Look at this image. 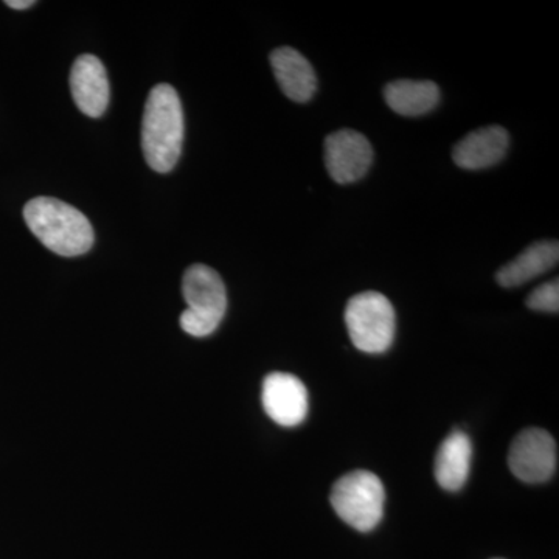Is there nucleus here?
<instances>
[{
	"mask_svg": "<svg viewBox=\"0 0 559 559\" xmlns=\"http://www.w3.org/2000/svg\"><path fill=\"white\" fill-rule=\"evenodd\" d=\"M183 143V110L170 84L151 90L142 120V150L146 164L157 173L176 167Z\"/></svg>",
	"mask_w": 559,
	"mask_h": 559,
	"instance_id": "obj_1",
	"label": "nucleus"
},
{
	"mask_svg": "<svg viewBox=\"0 0 559 559\" xmlns=\"http://www.w3.org/2000/svg\"><path fill=\"white\" fill-rule=\"evenodd\" d=\"M24 219L32 234L47 249L61 257H79L94 246L90 219L73 205L55 198H35L24 207Z\"/></svg>",
	"mask_w": 559,
	"mask_h": 559,
	"instance_id": "obj_2",
	"label": "nucleus"
},
{
	"mask_svg": "<svg viewBox=\"0 0 559 559\" xmlns=\"http://www.w3.org/2000/svg\"><path fill=\"white\" fill-rule=\"evenodd\" d=\"M183 299L187 310L180 326L193 337H205L218 330L227 311V290L223 278L205 264H193L183 274Z\"/></svg>",
	"mask_w": 559,
	"mask_h": 559,
	"instance_id": "obj_3",
	"label": "nucleus"
},
{
	"mask_svg": "<svg viewBox=\"0 0 559 559\" xmlns=\"http://www.w3.org/2000/svg\"><path fill=\"white\" fill-rule=\"evenodd\" d=\"M330 502L349 527L362 533L371 532L384 513V485L370 471H353L333 485Z\"/></svg>",
	"mask_w": 559,
	"mask_h": 559,
	"instance_id": "obj_4",
	"label": "nucleus"
},
{
	"mask_svg": "<svg viewBox=\"0 0 559 559\" xmlns=\"http://www.w3.org/2000/svg\"><path fill=\"white\" fill-rule=\"evenodd\" d=\"M345 323L355 347L369 355L388 352L395 340V310L388 297L377 290H366L349 299Z\"/></svg>",
	"mask_w": 559,
	"mask_h": 559,
	"instance_id": "obj_5",
	"label": "nucleus"
},
{
	"mask_svg": "<svg viewBox=\"0 0 559 559\" xmlns=\"http://www.w3.org/2000/svg\"><path fill=\"white\" fill-rule=\"evenodd\" d=\"M557 465V443L547 430L524 429L511 443L510 471L525 484H543L551 479Z\"/></svg>",
	"mask_w": 559,
	"mask_h": 559,
	"instance_id": "obj_6",
	"label": "nucleus"
},
{
	"mask_svg": "<svg viewBox=\"0 0 559 559\" xmlns=\"http://www.w3.org/2000/svg\"><path fill=\"white\" fill-rule=\"evenodd\" d=\"M373 162V148L358 131L341 130L325 139L326 171L334 182L353 183L367 175Z\"/></svg>",
	"mask_w": 559,
	"mask_h": 559,
	"instance_id": "obj_7",
	"label": "nucleus"
},
{
	"mask_svg": "<svg viewBox=\"0 0 559 559\" xmlns=\"http://www.w3.org/2000/svg\"><path fill=\"white\" fill-rule=\"evenodd\" d=\"M264 412L283 428H294L308 415V390L299 378L289 373L267 374L263 382Z\"/></svg>",
	"mask_w": 559,
	"mask_h": 559,
	"instance_id": "obj_8",
	"label": "nucleus"
},
{
	"mask_svg": "<svg viewBox=\"0 0 559 559\" xmlns=\"http://www.w3.org/2000/svg\"><path fill=\"white\" fill-rule=\"evenodd\" d=\"M70 91L84 116L98 119L106 112L110 97L108 73L95 55H81L73 62Z\"/></svg>",
	"mask_w": 559,
	"mask_h": 559,
	"instance_id": "obj_9",
	"label": "nucleus"
},
{
	"mask_svg": "<svg viewBox=\"0 0 559 559\" xmlns=\"http://www.w3.org/2000/svg\"><path fill=\"white\" fill-rule=\"evenodd\" d=\"M510 135L506 128L485 127L469 132L452 150V159L465 170H484L506 157Z\"/></svg>",
	"mask_w": 559,
	"mask_h": 559,
	"instance_id": "obj_10",
	"label": "nucleus"
},
{
	"mask_svg": "<svg viewBox=\"0 0 559 559\" xmlns=\"http://www.w3.org/2000/svg\"><path fill=\"white\" fill-rule=\"evenodd\" d=\"M271 66L280 90L296 103L310 102L318 90V76L311 62L293 47L272 51Z\"/></svg>",
	"mask_w": 559,
	"mask_h": 559,
	"instance_id": "obj_11",
	"label": "nucleus"
},
{
	"mask_svg": "<svg viewBox=\"0 0 559 559\" xmlns=\"http://www.w3.org/2000/svg\"><path fill=\"white\" fill-rule=\"evenodd\" d=\"M559 245L557 241L533 242L522 250L516 259L503 264L496 274V280L502 288H518L532 282L533 278L546 274L557 266Z\"/></svg>",
	"mask_w": 559,
	"mask_h": 559,
	"instance_id": "obj_12",
	"label": "nucleus"
},
{
	"mask_svg": "<svg viewBox=\"0 0 559 559\" xmlns=\"http://www.w3.org/2000/svg\"><path fill=\"white\" fill-rule=\"evenodd\" d=\"M473 444L469 437L462 430H454L443 443L440 444L436 457L437 484L447 491H459L466 484L469 476Z\"/></svg>",
	"mask_w": 559,
	"mask_h": 559,
	"instance_id": "obj_13",
	"label": "nucleus"
},
{
	"mask_svg": "<svg viewBox=\"0 0 559 559\" xmlns=\"http://www.w3.org/2000/svg\"><path fill=\"white\" fill-rule=\"evenodd\" d=\"M389 108L404 117L428 114L440 102V90L433 81L396 80L384 87Z\"/></svg>",
	"mask_w": 559,
	"mask_h": 559,
	"instance_id": "obj_14",
	"label": "nucleus"
},
{
	"mask_svg": "<svg viewBox=\"0 0 559 559\" xmlns=\"http://www.w3.org/2000/svg\"><path fill=\"white\" fill-rule=\"evenodd\" d=\"M527 307L533 311L558 312L559 311V283L558 278L538 286L527 297Z\"/></svg>",
	"mask_w": 559,
	"mask_h": 559,
	"instance_id": "obj_15",
	"label": "nucleus"
},
{
	"mask_svg": "<svg viewBox=\"0 0 559 559\" xmlns=\"http://www.w3.org/2000/svg\"><path fill=\"white\" fill-rule=\"evenodd\" d=\"M5 5L13 10H27L35 5V2L33 0H7Z\"/></svg>",
	"mask_w": 559,
	"mask_h": 559,
	"instance_id": "obj_16",
	"label": "nucleus"
}]
</instances>
